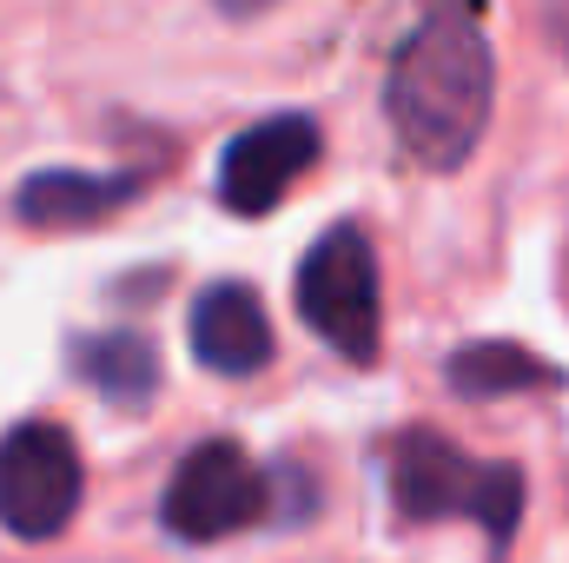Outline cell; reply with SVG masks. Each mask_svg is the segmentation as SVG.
Wrapping results in <instances>:
<instances>
[{"instance_id":"4","label":"cell","mask_w":569,"mask_h":563,"mask_svg":"<svg viewBox=\"0 0 569 563\" xmlns=\"http://www.w3.org/2000/svg\"><path fill=\"white\" fill-rule=\"evenodd\" d=\"M272 511V477L232 444V437H206L179 457L166 497H159V524L172 544H219L252 531Z\"/></svg>"},{"instance_id":"1","label":"cell","mask_w":569,"mask_h":563,"mask_svg":"<svg viewBox=\"0 0 569 563\" xmlns=\"http://www.w3.org/2000/svg\"><path fill=\"white\" fill-rule=\"evenodd\" d=\"M490 87L497 67H490L483 20L463 7L425 13L398 40L385 73V113L405 159H418L425 172H457L490 127Z\"/></svg>"},{"instance_id":"2","label":"cell","mask_w":569,"mask_h":563,"mask_svg":"<svg viewBox=\"0 0 569 563\" xmlns=\"http://www.w3.org/2000/svg\"><path fill=\"white\" fill-rule=\"evenodd\" d=\"M391 504L398 517H477L490 551L503 557L523 524V471L517 464H477L437 431H405L391 444Z\"/></svg>"},{"instance_id":"3","label":"cell","mask_w":569,"mask_h":563,"mask_svg":"<svg viewBox=\"0 0 569 563\" xmlns=\"http://www.w3.org/2000/svg\"><path fill=\"white\" fill-rule=\"evenodd\" d=\"M298 318L351 365H371L385 345V292H378V253L365 226H331L305 266H298Z\"/></svg>"},{"instance_id":"10","label":"cell","mask_w":569,"mask_h":563,"mask_svg":"<svg viewBox=\"0 0 569 563\" xmlns=\"http://www.w3.org/2000/svg\"><path fill=\"white\" fill-rule=\"evenodd\" d=\"M73 365L80 378L113 398V405H146L159 392V352L146 345L140 332H100V338H80L73 345Z\"/></svg>"},{"instance_id":"5","label":"cell","mask_w":569,"mask_h":563,"mask_svg":"<svg viewBox=\"0 0 569 563\" xmlns=\"http://www.w3.org/2000/svg\"><path fill=\"white\" fill-rule=\"evenodd\" d=\"M80 497L87 471L67 424L27 418L0 437V531H13L20 544H47L73 524Z\"/></svg>"},{"instance_id":"9","label":"cell","mask_w":569,"mask_h":563,"mask_svg":"<svg viewBox=\"0 0 569 563\" xmlns=\"http://www.w3.org/2000/svg\"><path fill=\"white\" fill-rule=\"evenodd\" d=\"M443 378H450L457 398H510V392L563 385V372H557L550 358H537V352H523V345H510V338H483V345L450 352Z\"/></svg>"},{"instance_id":"7","label":"cell","mask_w":569,"mask_h":563,"mask_svg":"<svg viewBox=\"0 0 569 563\" xmlns=\"http://www.w3.org/2000/svg\"><path fill=\"white\" fill-rule=\"evenodd\" d=\"M192 358L219 378H252L272 365V318L259 305V292L239 279H219L192 298Z\"/></svg>"},{"instance_id":"8","label":"cell","mask_w":569,"mask_h":563,"mask_svg":"<svg viewBox=\"0 0 569 563\" xmlns=\"http://www.w3.org/2000/svg\"><path fill=\"white\" fill-rule=\"evenodd\" d=\"M140 192V172H33L20 186V219L67 233V226H100Z\"/></svg>"},{"instance_id":"6","label":"cell","mask_w":569,"mask_h":563,"mask_svg":"<svg viewBox=\"0 0 569 563\" xmlns=\"http://www.w3.org/2000/svg\"><path fill=\"white\" fill-rule=\"evenodd\" d=\"M311 159H318V120L311 113H272V120L246 127L239 140L226 146V159H219V199L232 213L259 219V213H272L284 192L311 172Z\"/></svg>"}]
</instances>
